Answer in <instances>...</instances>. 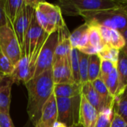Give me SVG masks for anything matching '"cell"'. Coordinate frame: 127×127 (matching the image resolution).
<instances>
[{"label": "cell", "instance_id": "cell-1", "mask_svg": "<svg viewBox=\"0 0 127 127\" xmlns=\"http://www.w3.org/2000/svg\"><path fill=\"white\" fill-rule=\"evenodd\" d=\"M28 94L27 112L29 121L36 127L41 118L44 104L54 93L52 68L32 78L25 84Z\"/></svg>", "mask_w": 127, "mask_h": 127}, {"label": "cell", "instance_id": "cell-2", "mask_svg": "<svg viewBox=\"0 0 127 127\" xmlns=\"http://www.w3.org/2000/svg\"><path fill=\"white\" fill-rule=\"evenodd\" d=\"M125 7L97 12H83L82 16L89 26L103 25L121 33L127 28V10Z\"/></svg>", "mask_w": 127, "mask_h": 127}, {"label": "cell", "instance_id": "cell-3", "mask_svg": "<svg viewBox=\"0 0 127 127\" xmlns=\"http://www.w3.org/2000/svg\"><path fill=\"white\" fill-rule=\"evenodd\" d=\"M62 13L78 16L83 12H97L121 8L124 6L114 0H60L57 1Z\"/></svg>", "mask_w": 127, "mask_h": 127}, {"label": "cell", "instance_id": "cell-4", "mask_svg": "<svg viewBox=\"0 0 127 127\" xmlns=\"http://www.w3.org/2000/svg\"><path fill=\"white\" fill-rule=\"evenodd\" d=\"M34 12L39 25L48 35L58 31L66 25L63 18L62 11L57 4L37 1Z\"/></svg>", "mask_w": 127, "mask_h": 127}, {"label": "cell", "instance_id": "cell-5", "mask_svg": "<svg viewBox=\"0 0 127 127\" xmlns=\"http://www.w3.org/2000/svg\"><path fill=\"white\" fill-rule=\"evenodd\" d=\"M57 105V121L67 127H73L80 124L81 95L71 98L56 97Z\"/></svg>", "mask_w": 127, "mask_h": 127}, {"label": "cell", "instance_id": "cell-6", "mask_svg": "<svg viewBox=\"0 0 127 127\" xmlns=\"http://www.w3.org/2000/svg\"><path fill=\"white\" fill-rule=\"evenodd\" d=\"M0 50L14 66L22 56L21 46L10 24L0 28Z\"/></svg>", "mask_w": 127, "mask_h": 127}, {"label": "cell", "instance_id": "cell-7", "mask_svg": "<svg viewBox=\"0 0 127 127\" xmlns=\"http://www.w3.org/2000/svg\"><path fill=\"white\" fill-rule=\"evenodd\" d=\"M57 43L58 31L52 33L48 36L38 55L33 77H36L45 71L52 68Z\"/></svg>", "mask_w": 127, "mask_h": 127}, {"label": "cell", "instance_id": "cell-8", "mask_svg": "<svg viewBox=\"0 0 127 127\" xmlns=\"http://www.w3.org/2000/svg\"><path fill=\"white\" fill-rule=\"evenodd\" d=\"M37 1L25 0V3L16 17L15 22L11 25L16 36L21 46L22 51L24 45L25 36L29 25L31 22V19L34 12V7Z\"/></svg>", "mask_w": 127, "mask_h": 127}, {"label": "cell", "instance_id": "cell-9", "mask_svg": "<svg viewBox=\"0 0 127 127\" xmlns=\"http://www.w3.org/2000/svg\"><path fill=\"white\" fill-rule=\"evenodd\" d=\"M52 75L54 84L75 83L72 76L70 56L54 60Z\"/></svg>", "mask_w": 127, "mask_h": 127}, {"label": "cell", "instance_id": "cell-10", "mask_svg": "<svg viewBox=\"0 0 127 127\" xmlns=\"http://www.w3.org/2000/svg\"><path fill=\"white\" fill-rule=\"evenodd\" d=\"M34 72L35 71L31 66L29 58L23 55L19 63L15 65L14 70L10 76L14 83L18 84L19 82H22L25 84L33 77Z\"/></svg>", "mask_w": 127, "mask_h": 127}, {"label": "cell", "instance_id": "cell-11", "mask_svg": "<svg viewBox=\"0 0 127 127\" xmlns=\"http://www.w3.org/2000/svg\"><path fill=\"white\" fill-rule=\"evenodd\" d=\"M99 112L81 95L80 124L83 127H95Z\"/></svg>", "mask_w": 127, "mask_h": 127}, {"label": "cell", "instance_id": "cell-12", "mask_svg": "<svg viewBox=\"0 0 127 127\" xmlns=\"http://www.w3.org/2000/svg\"><path fill=\"white\" fill-rule=\"evenodd\" d=\"M57 121V99L54 93L45 102L42 110V115L39 123L45 127H53Z\"/></svg>", "mask_w": 127, "mask_h": 127}, {"label": "cell", "instance_id": "cell-13", "mask_svg": "<svg viewBox=\"0 0 127 127\" xmlns=\"http://www.w3.org/2000/svg\"><path fill=\"white\" fill-rule=\"evenodd\" d=\"M81 95L86 99V100L97 109V111L100 113L105 109H107L106 103L97 93L95 89H94L92 83H86L82 85L81 87Z\"/></svg>", "mask_w": 127, "mask_h": 127}, {"label": "cell", "instance_id": "cell-14", "mask_svg": "<svg viewBox=\"0 0 127 127\" xmlns=\"http://www.w3.org/2000/svg\"><path fill=\"white\" fill-rule=\"evenodd\" d=\"M70 34L66 25L58 31V43L55 51L54 59L70 56L71 51V46L69 41Z\"/></svg>", "mask_w": 127, "mask_h": 127}, {"label": "cell", "instance_id": "cell-15", "mask_svg": "<svg viewBox=\"0 0 127 127\" xmlns=\"http://www.w3.org/2000/svg\"><path fill=\"white\" fill-rule=\"evenodd\" d=\"M81 84L61 83L54 84V95L56 97L71 98L81 95Z\"/></svg>", "mask_w": 127, "mask_h": 127}, {"label": "cell", "instance_id": "cell-16", "mask_svg": "<svg viewBox=\"0 0 127 127\" xmlns=\"http://www.w3.org/2000/svg\"><path fill=\"white\" fill-rule=\"evenodd\" d=\"M13 83L11 77L7 76L0 88V112L5 114H9L10 112L11 89Z\"/></svg>", "mask_w": 127, "mask_h": 127}, {"label": "cell", "instance_id": "cell-17", "mask_svg": "<svg viewBox=\"0 0 127 127\" xmlns=\"http://www.w3.org/2000/svg\"><path fill=\"white\" fill-rule=\"evenodd\" d=\"M117 71L119 81L117 92L118 95L127 86V56L122 51H120L118 61L117 64Z\"/></svg>", "mask_w": 127, "mask_h": 127}, {"label": "cell", "instance_id": "cell-18", "mask_svg": "<svg viewBox=\"0 0 127 127\" xmlns=\"http://www.w3.org/2000/svg\"><path fill=\"white\" fill-rule=\"evenodd\" d=\"M25 3V0H6L4 5L5 13L10 25L15 22Z\"/></svg>", "mask_w": 127, "mask_h": 127}, {"label": "cell", "instance_id": "cell-19", "mask_svg": "<svg viewBox=\"0 0 127 127\" xmlns=\"http://www.w3.org/2000/svg\"><path fill=\"white\" fill-rule=\"evenodd\" d=\"M94 89L97 92V93L99 95V96L101 97V99L103 100V102L106 103V106L108 108H114L115 105V98L112 97L109 92V90L103 82L100 77L95 80L92 83Z\"/></svg>", "mask_w": 127, "mask_h": 127}, {"label": "cell", "instance_id": "cell-20", "mask_svg": "<svg viewBox=\"0 0 127 127\" xmlns=\"http://www.w3.org/2000/svg\"><path fill=\"white\" fill-rule=\"evenodd\" d=\"M114 112L127 122V86L115 97Z\"/></svg>", "mask_w": 127, "mask_h": 127}, {"label": "cell", "instance_id": "cell-21", "mask_svg": "<svg viewBox=\"0 0 127 127\" xmlns=\"http://www.w3.org/2000/svg\"><path fill=\"white\" fill-rule=\"evenodd\" d=\"M100 62L101 60L97 54L89 56L88 69V80L89 83H92L100 77Z\"/></svg>", "mask_w": 127, "mask_h": 127}, {"label": "cell", "instance_id": "cell-22", "mask_svg": "<svg viewBox=\"0 0 127 127\" xmlns=\"http://www.w3.org/2000/svg\"><path fill=\"white\" fill-rule=\"evenodd\" d=\"M70 64L72 71L73 79L75 83L80 84V69H79V51L76 48H71L70 53Z\"/></svg>", "mask_w": 127, "mask_h": 127}, {"label": "cell", "instance_id": "cell-23", "mask_svg": "<svg viewBox=\"0 0 127 127\" xmlns=\"http://www.w3.org/2000/svg\"><path fill=\"white\" fill-rule=\"evenodd\" d=\"M119 54V50L115 49L109 45H104L102 48V49L97 53V55L100 58V60H109L117 65Z\"/></svg>", "mask_w": 127, "mask_h": 127}, {"label": "cell", "instance_id": "cell-24", "mask_svg": "<svg viewBox=\"0 0 127 127\" xmlns=\"http://www.w3.org/2000/svg\"><path fill=\"white\" fill-rule=\"evenodd\" d=\"M109 92L110 95L115 98L118 92V85H119V81H118V71L117 68H115L112 72L109 74L107 78L104 81Z\"/></svg>", "mask_w": 127, "mask_h": 127}, {"label": "cell", "instance_id": "cell-25", "mask_svg": "<svg viewBox=\"0 0 127 127\" xmlns=\"http://www.w3.org/2000/svg\"><path fill=\"white\" fill-rule=\"evenodd\" d=\"M89 59V55L79 51V63H80L79 69H80V77L81 85H83L89 82L88 80Z\"/></svg>", "mask_w": 127, "mask_h": 127}, {"label": "cell", "instance_id": "cell-26", "mask_svg": "<svg viewBox=\"0 0 127 127\" xmlns=\"http://www.w3.org/2000/svg\"><path fill=\"white\" fill-rule=\"evenodd\" d=\"M89 25L85 22L82 25H80L78 28H77L70 34V36H69V41H70V44H71V48L77 49V47H78V45H79V42H80L81 38L83 37L84 33L89 30Z\"/></svg>", "mask_w": 127, "mask_h": 127}, {"label": "cell", "instance_id": "cell-27", "mask_svg": "<svg viewBox=\"0 0 127 127\" xmlns=\"http://www.w3.org/2000/svg\"><path fill=\"white\" fill-rule=\"evenodd\" d=\"M89 45L95 48H97L101 50L102 48L104 46V44L100 36V31L98 29V27L96 25L89 26Z\"/></svg>", "mask_w": 127, "mask_h": 127}, {"label": "cell", "instance_id": "cell-28", "mask_svg": "<svg viewBox=\"0 0 127 127\" xmlns=\"http://www.w3.org/2000/svg\"><path fill=\"white\" fill-rule=\"evenodd\" d=\"M114 115V108H107L99 113L95 127H110Z\"/></svg>", "mask_w": 127, "mask_h": 127}, {"label": "cell", "instance_id": "cell-29", "mask_svg": "<svg viewBox=\"0 0 127 127\" xmlns=\"http://www.w3.org/2000/svg\"><path fill=\"white\" fill-rule=\"evenodd\" d=\"M109 45L119 51H121L126 46L125 39L120 31L115 29H111V38Z\"/></svg>", "mask_w": 127, "mask_h": 127}, {"label": "cell", "instance_id": "cell-30", "mask_svg": "<svg viewBox=\"0 0 127 127\" xmlns=\"http://www.w3.org/2000/svg\"><path fill=\"white\" fill-rule=\"evenodd\" d=\"M14 68L15 66L12 64L10 60L0 50V72L4 75L10 76L13 73Z\"/></svg>", "mask_w": 127, "mask_h": 127}, {"label": "cell", "instance_id": "cell-31", "mask_svg": "<svg viewBox=\"0 0 127 127\" xmlns=\"http://www.w3.org/2000/svg\"><path fill=\"white\" fill-rule=\"evenodd\" d=\"M117 68V65L114 64L112 62L109 60H101L100 62V78L105 81V80L107 78L109 74L112 72V71Z\"/></svg>", "mask_w": 127, "mask_h": 127}, {"label": "cell", "instance_id": "cell-32", "mask_svg": "<svg viewBox=\"0 0 127 127\" xmlns=\"http://www.w3.org/2000/svg\"><path fill=\"white\" fill-rule=\"evenodd\" d=\"M96 26L98 27L104 45H109L110 38H111V28L103 25H96Z\"/></svg>", "mask_w": 127, "mask_h": 127}, {"label": "cell", "instance_id": "cell-33", "mask_svg": "<svg viewBox=\"0 0 127 127\" xmlns=\"http://www.w3.org/2000/svg\"><path fill=\"white\" fill-rule=\"evenodd\" d=\"M0 127H15L9 114L0 112Z\"/></svg>", "mask_w": 127, "mask_h": 127}, {"label": "cell", "instance_id": "cell-34", "mask_svg": "<svg viewBox=\"0 0 127 127\" xmlns=\"http://www.w3.org/2000/svg\"><path fill=\"white\" fill-rule=\"evenodd\" d=\"M5 1L6 0H0V28L9 24L5 13Z\"/></svg>", "mask_w": 127, "mask_h": 127}, {"label": "cell", "instance_id": "cell-35", "mask_svg": "<svg viewBox=\"0 0 127 127\" xmlns=\"http://www.w3.org/2000/svg\"><path fill=\"white\" fill-rule=\"evenodd\" d=\"M110 127H127V122L120 115L114 112Z\"/></svg>", "mask_w": 127, "mask_h": 127}, {"label": "cell", "instance_id": "cell-36", "mask_svg": "<svg viewBox=\"0 0 127 127\" xmlns=\"http://www.w3.org/2000/svg\"><path fill=\"white\" fill-rule=\"evenodd\" d=\"M100 51V49L97 48H95L90 45H89L88 46L82 48V49H80L79 51L85 54H87L89 56H91V55H94V54H97V53Z\"/></svg>", "mask_w": 127, "mask_h": 127}, {"label": "cell", "instance_id": "cell-37", "mask_svg": "<svg viewBox=\"0 0 127 127\" xmlns=\"http://www.w3.org/2000/svg\"><path fill=\"white\" fill-rule=\"evenodd\" d=\"M7 76V75H4V74H2L1 72H0V88H1V85L4 83V80H5Z\"/></svg>", "mask_w": 127, "mask_h": 127}, {"label": "cell", "instance_id": "cell-38", "mask_svg": "<svg viewBox=\"0 0 127 127\" xmlns=\"http://www.w3.org/2000/svg\"><path fill=\"white\" fill-rule=\"evenodd\" d=\"M53 127H67L65 125H64L63 124H62V123H60V122H59V121H57L54 124V126Z\"/></svg>", "mask_w": 127, "mask_h": 127}, {"label": "cell", "instance_id": "cell-39", "mask_svg": "<svg viewBox=\"0 0 127 127\" xmlns=\"http://www.w3.org/2000/svg\"><path fill=\"white\" fill-rule=\"evenodd\" d=\"M121 33H122V36H124V39H125L126 45H127V28L126 30H124Z\"/></svg>", "mask_w": 127, "mask_h": 127}, {"label": "cell", "instance_id": "cell-40", "mask_svg": "<svg viewBox=\"0 0 127 127\" xmlns=\"http://www.w3.org/2000/svg\"><path fill=\"white\" fill-rule=\"evenodd\" d=\"M35 127L33 124H32V123L28 120V121H27V123L25 124V127Z\"/></svg>", "mask_w": 127, "mask_h": 127}, {"label": "cell", "instance_id": "cell-41", "mask_svg": "<svg viewBox=\"0 0 127 127\" xmlns=\"http://www.w3.org/2000/svg\"><path fill=\"white\" fill-rule=\"evenodd\" d=\"M121 51H123V52H124V54H125L127 56V45H126V46H125V47L121 50Z\"/></svg>", "mask_w": 127, "mask_h": 127}, {"label": "cell", "instance_id": "cell-42", "mask_svg": "<svg viewBox=\"0 0 127 127\" xmlns=\"http://www.w3.org/2000/svg\"><path fill=\"white\" fill-rule=\"evenodd\" d=\"M119 2L121 4H127V0H125V1H119Z\"/></svg>", "mask_w": 127, "mask_h": 127}, {"label": "cell", "instance_id": "cell-43", "mask_svg": "<svg viewBox=\"0 0 127 127\" xmlns=\"http://www.w3.org/2000/svg\"><path fill=\"white\" fill-rule=\"evenodd\" d=\"M35 127H44L41 123H39V124H37V125H36Z\"/></svg>", "mask_w": 127, "mask_h": 127}, {"label": "cell", "instance_id": "cell-44", "mask_svg": "<svg viewBox=\"0 0 127 127\" xmlns=\"http://www.w3.org/2000/svg\"><path fill=\"white\" fill-rule=\"evenodd\" d=\"M83 127L81 124H79V125H77V126H75V127Z\"/></svg>", "mask_w": 127, "mask_h": 127}]
</instances>
